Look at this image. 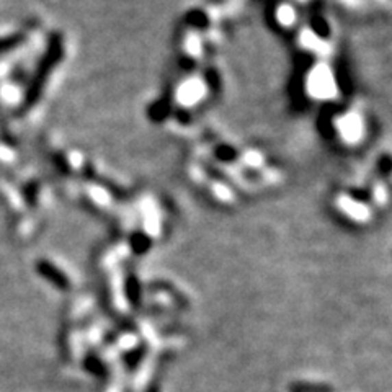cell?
<instances>
[{
  "mask_svg": "<svg viewBox=\"0 0 392 392\" xmlns=\"http://www.w3.org/2000/svg\"><path fill=\"white\" fill-rule=\"evenodd\" d=\"M38 271H40V273L45 276V278H48L51 283L56 284V286L67 288L66 276H64L56 267L49 265L48 262H40V263H38Z\"/></svg>",
  "mask_w": 392,
  "mask_h": 392,
  "instance_id": "6da1fadb",
  "label": "cell"
},
{
  "mask_svg": "<svg viewBox=\"0 0 392 392\" xmlns=\"http://www.w3.org/2000/svg\"><path fill=\"white\" fill-rule=\"evenodd\" d=\"M21 41L20 36H8V38H0V53H5V51L14 49L15 46H19Z\"/></svg>",
  "mask_w": 392,
  "mask_h": 392,
  "instance_id": "7a4b0ae2",
  "label": "cell"
}]
</instances>
